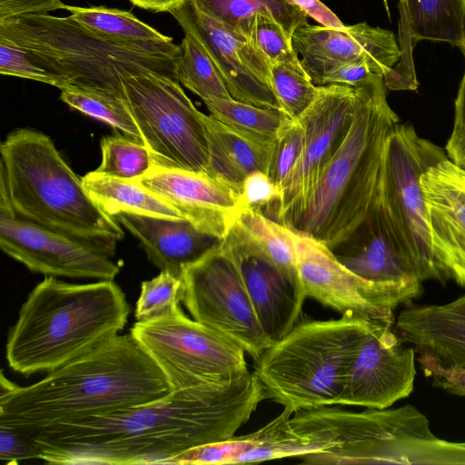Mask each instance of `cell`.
<instances>
[{
    "label": "cell",
    "mask_w": 465,
    "mask_h": 465,
    "mask_svg": "<svg viewBox=\"0 0 465 465\" xmlns=\"http://www.w3.org/2000/svg\"><path fill=\"white\" fill-rule=\"evenodd\" d=\"M440 148L419 137L411 124L398 123L387 138L374 191L401 252L421 282H441L420 183Z\"/></svg>",
    "instance_id": "cell-9"
},
{
    "label": "cell",
    "mask_w": 465,
    "mask_h": 465,
    "mask_svg": "<svg viewBox=\"0 0 465 465\" xmlns=\"http://www.w3.org/2000/svg\"><path fill=\"white\" fill-rule=\"evenodd\" d=\"M210 115L242 132L274 141L293 121L282 112L263 109L233 98L203 100Z\"/></svg>",
    "instance_id": "cell-30"
},
{
    "label": "cell",
    "mask_w": 465,
    "mask_h": 465,
    "mask_svg": "<svg viewBox=\"0 0 465 465\" xmlns=\"http://www.w3.org/2000/svg\"><path fill=\"white\" fill-rule=\"evenodd\" d=\"M0 460L5 464L40 460L33 440L21 430L0 422Z\"/></svg>",
    "instance_id": "cell-41"
},
{
    "label": "cell",
    "mask_w": 465,
    "mask_h": 465,
    "mask_svg": "<svg viewBox=\"0 0 465 465\" xmlns=\"http://www.w3.org/2000/svg\"><path fill=\"white\" fill-rule=\"evenodd\" d=\"M71 16L86 28L105 37L132 44L171 43L164 35L132 13L105 6L80 7L64 5Z\"/></svg>",
    "instance_id": "cell-29"
},
{
    "label": "cell",
    "mask_w": 465,
    "mask_h": 465,
    "mask_svg": "<svg viewBox=\"0 0 465 465\" xmlns=\"http://www.w3.org/2000/svg\"><path fill=\"white\" fill-rule=\"evenodd\" d=\"M297 273L306 297L340 312L341 316L394 323L381 293L342 265L321 241L291 226Z\"/></svg>",
    "instance_id": "cell-18"
},
{
    "label": "cell",
    "mask_w": 465,
    "mask_h": 465,
    "mask_svg": "<svg viewBox=\"0 0 465 465\" xmlns=\"http://www.w3.org/2000/svg\"><path fill=\"white\" fill-rule=\"evenodd\" d=\"M234 223L288 275L300 280L288 227L262 212L242 207Z\"/></svg>",
    "instance_id": "cell-32"
},
{
    "label": "cell",
    "mask_w": 465,
    "mask_h": 465,
    "mask_svg": "<svg viewBox=\"0 0 465 465\" xmlns=\"http://www.w3.org/2000/svg\"><path fill=\"white\" fill-rule=\"evenodd\" d=\"M282 193L264 172L250 173L242 182L240 191L241 208L246 207L262 212L263 214L272 213L277 219Z\"/></svg>",
    "instance_id": "cell-40"
},
{
    "label": "cell",
    "mask_w": 465,
    "mask_h": 465,
    "mask_svg": "<svg viewBox=\"0 0 465 465\" xmlns=\"http://www.w3.org/2000/svg\"><path fill=\"white\" fill-rule=\"evenodd\" d=\"M139 242L161 272L183 278L185 268L219 245L221 239L197 229L185 218L122 212L114 216Z\"/></svg>",
    "instance_id": "cell-23"
},
{
    "label": "cell",
    "mask_w": 465,
    "mask_h": 465,
    "mask_svg": "<svg viewBox=\"0 0 465 465\" xmlns=\"http://www.w3.org/2000/svg\"><path fill=\"white\" fill-rule=\"evenodd\" d=\"M445 151L448 158L465 170V134L451 136L447 142Z\"/></svg>",
    "instance_id": "cell-48"
},
{
    "label": "cell",
    "mask_w": 465,
    "mask_h": 465,
    "mask_svg": "<svg viewBox=\"0 0 465 465\" xmlns=\"http://www.w3.org/2000/svg\"><path fill=\"white\" fill-rule=\"evenodd\" d=\"M393 326L371 322L351 362L340 405L386 409L411 393L416 353Z\"/></svg>",
    "instance_id": "cell-16"
},
{
    "label": "cell",
    "mask_w": 465,
    "mask_h": 465,
    "mask_svg": "<svg viewBox=\"0 0 465 465\" xmlns=\"http://www.w3.org/2000/svg\"><path fill=\"white\" fill-rule=\"evenodd\" d=\"M137 181L197 229L221 240L241 209L240 191L206 173L153 165Z\"/></svg>",
    "instance_id": "cell-22"
},
{
    "label": "cell",
    "mask_w": 465,
    "mask_h": 465,
    "mask_svg": "<svg viewBox=\"0 0 465 465\" xmlns=\"http://www.w3.org/2000/svg\"><path fill=\"white\" fill-rule=\"evenodd\" d=\"M122 84L123 97L154 165L207 173L205 114L179 82L146 72L123 75Z\"/></svg>",
    "instance_id": "cell-10"
},
{
    "label": "cell",
    "mask_w": 465,
    "mask_h": 465,
    "mask_svg": "<svg viewBox=\"0 0 465 465\" xmlns=\"http://www.w3.org/2000/svg\"><path fill=\"white\" fill-rule=\"evenodd\" d=\"M181 46L183 54L177 66V81L203 100L232 98L219 71L198 41L184 33Z\"/></svg>",
    "instance_id": "cell-33"
},
{
    "label": "cell",
    "mask_w": 465,
    "mask_h": 465,
    "mask_svg": "<svg viewBox=\"0 0 465 465\" xmlns=\"http://www.w3.org/2000/svg\"><path fill=\"white\" fill-rule=\"evenodd\" d=\"M296 458L309 464H465V441L438 438L416 407L351 411L323 406L289 419Z\"/></svg>",
    "instance_id": "cell-4"
},
{
    "label": "cell",
    "mask_w": 465,
    "mask_h": 465,
    "mask_svg": "<svg viewBox=\"0 0 465 465\" xmlns=\"http://www.w3.org/2000/svg\"><path fill=\"white\" fill-rule=\"evenodd\" d=\"M373 74H375L367 63L349 62L331 67L313 83L318 86L345 84L355 87L368 81Z\"/></svg>",
    "instance_id": "cell-43"
},
{
    "label": "cell",
    "mask_w": 465,
    "mask_h": 465,
    "mask_svg": "<svg viewBox=\"0 0 465 465\" xmlns=\"http://www.w3.org/2000/svg\"><path fill=\"white\" fill-rule=\"evenodd\" d=\"M394 331L416 355L465 369V294L440 305H407Z\"/></svg>",
    "instance_id": "cell-24"
},
{
    "label": "cell",
    "mask_w": 465,
    "mask_h": 465,
    "mask_svg": "<svg viewBox=\"0 0 465 465\" xmlns=\"http://www.w3.org/2000/svg\"><path fill=\"white\" fill-rule=\"evenodd\" d=\"M420 183L440 283L465 287V170L440 148Z\"/></svg>",
    "instance_id": "cell-20"
},
{
    "label": "cell",
    "mask_w": 465,
    "mask_h": 465,
    "mask_svg": "<svg viewBox=\"0 0 465 465\" xmlns=\"http://www.w3.org/2000/svg\"><path fill=\"white\" fill-rule=\"evenodd\" d=\"M60 99L70 107L102 121L138 142L143 136L124 97L70 85L61 89Z\"/></svg>",
    "instance_id": "cell-31"
},
{
    "label": "cell",
    "mask_w": 465,
    "mask_h": 465,
    "mask_svg": "<svg viewBox=\"0 0 465 465\" xmlns=\"http://www.w3.org/2000/svg\"><path fill=\"white\" fill-rule=\"evenodd\" d=\"M102 162L95 170L107 175L137 180L154 165L147 146L125 135H107L101 140Z\"/></svg>",
    "instance_id": "cell-34"
},
{
    "label": "cell",
    "mask_w": 465,
    "mask_h": 465,
    "mask_svg": "<svg viewBox=\"0 0 465 465\" xmlns=\"http://www.w3.org/2000/svg\"><path fill=\"white\" fill-rule=\"evenodd\" d=\"M331 250L342 265L375 287L391 311L411 304L422 292V282L401 252L374 193L360 223Z\"/></svg>",
    "instance_id": "cell-17"
},
{
    "label": "cell",
    "mask_w": 465,
    "mask_h": 465,
    "mask_svg": "<svg viewBox=\"0 0 465 465\" xmlns=\"http://www.w3.org/2000/svg\"><path fill=\"white\" fill-rule=\"evenodd\" d=\"M242 34L268 59L270 64H281L297 69L303 68L293 47L292 36L274 19L258 15L248 24Z\"/></svg>",
    "instance_id": "cell-37"
},
{
    "label": "cell",
    "mask_w": 465,
    "mask_h": 465,
    "mask_svg": "<svg viewBox=\"0 0 465 465\" xmlns=\"http://www.w3.org/2000/svg\"><path fill=\"white\" fill-rule=\"evenodd\" d=\"M295 51L312 82L331 67L364 62L377 74L386 76L401 58L394 34L362 22L342 27L300 26L292 35Z\"/></svg>",
    "instance_id": "cell-21"
},
{
    "label": "cell",
    "mask_w": 465,
    "mask_h": 465,
    "mask_svg": "<svg viewBox=\"0 0 465 465\" xmlns=\"http://www.w3.org/2000/svg\"><path fill=\"white\" fill-rule=\"evenodd\" d=\"M221 246L237 266L260 323L274 343L301 313L306 296L300 280L283 272L235 223Z\"/></svg>",
    "instance_id": "cell-19"
},
{
    "label": "cell",
    "mask_w": 465,
    "mask_h": 465,
    "mask_svg": "<svg viewBox=\"0 0 465 465\" xmlns=\"http://www.w3.org/2000/svg\"><path fill=\"white\" fill-rule=\"evenodd\" d=\"M420 369L430 378L434 386L451 394L465 397V369L460 366H442L424 355H417Z\"/></svg>",
    "instance_id": "cell-42"
},
{
    "label": "cell",
    "mask_w": 465,
    "mask_h": 465,
    "mask_svg": "<svg viewBox=\"0 0 465 465\" xmlns=\"http://www.w3.org/2000/svg\"><path fill=\"white\" fill-rule=\"evenodd\" d=\"M184 283L183 278L161 272L154 278L143 281L135 304L136 322H149L173 314L183 302Z\"/></svg>",
    "instance_id": "cell-35"
},
{
    "label": "cell",
    "mask_w": 465,
    "mask_h": 465,
    "mask_svg": "<svg viewBox=\"0 0 465 465\" xmlns=\"http://www.w3.org/2000/svg\"><path fill=\"white\" fill-rule=\"evenodd\" d=\"M0 152V190L18 217L114 255L124 231L90 196L48 135L31 128L14 130Z\"/></svg>",
    "instance_id": "cell-5"
},
{
    "label": "cell",
    "mask_w": 465,
    "mask_h": 465,
    "mask_svg": "<svg viewBox=\"0 0 465 465\" xmlns=\"http://www.w3.org/2000/svg\"><path fill=\"white\" fill-rule=\"evenodd\" d=\"M462 54L465 57V48ZM454 105V124L451 136H460L465 134V71Z\"/></svg>",
    "instance_id": "cell-46"
},
{
    "label": "cell",
    "mask_w": 465,
    "mask_h": 465,
    "mask_svg": "<svg viewBox=\"0 0 465 465\" xmlns=\"http://www.w3.org/2000/svg\"><path fill=\"white\" fill-rule=\"evenodd\" d=\"M165 375L129 334L18 386L1 373L0 422L30 434L46 426L159 400L172 391Z\"/></svg>",
    "instance_id": "cell-2"
},
{
    "label": "cell",
    "mask_w": 465,
    "mask_h": 465,
    "mask_svg": "<svg viewBox=\"0 0 465 465\" xmlns=\"http://www.w3.org/2000/svg\"><path fill=\"white\" fill-rule=\"evenodd\" d=\"M183 302L193 320L239 344L253 361L273 342L263 331L240 272L221 243L183 274Z\"/></svg>",
    "instance_id": "cell-12"
},
{
    "label": "cell",
    "mask_w": 465,
    "mask_h": 465,
    "mask_svg": "<svg viewBox=\"0 0 465 465\" xmlns=\"http://www.w3.org/2000/svg\"><path fill=\"white\" fill-rule=\"evenodd\" d=\"M371 321L341 316L295 325L254 361L266 398L293 413L340 405L351 362Z\"/></svg>",
    "instance_id": "cell-8"
},
{
    "label": "cell",
    "mask_w": 465,
    "mask_h": 465,
    "mask_svg": "<svg viewBox=\"0 0 465 465\" xmlns=\"http://www.w3.org/2000/svg\"><path fill=\"white\" fill-rule=\"evenodd\" d=\"M356 87L352 122L324 169L306 211L293 226L330 249L345 241L371 203L387 138L400 118L388 104L381 74Z\"/></svg>",
    "instance_id": "cell-6"
},
{
    "label": "cell",
    "mask_w": 465,
    "mask_h": 465,
    "mask_svg": "<svg viewBox=\"0 0 465 465\" xmlns=\"http://www.w3.org/2000/svg\"><path fill=\"white\" fill-rule=\"evenodd\" d=\"M0 74L42 82L60 90L69 86L46 71L35 54L4 36H0Z\"/></svg>",
    "instance_id": "cell-38"
},
{
    "label": "cell",
    "mask_w": 465,
    "mask_h": 465,
    "mask_svg": "<svg viewBox=\"0 0 465 465\" xmlns=\"http://www.w3.org/2000/svg\"><path fill=\"white\" fill-rule=\"evenodd\" d=\"M64 5L61 0H0V22L20 15L47 14L63 9Z\"/></svg>",
    "instance_id": "cell-44"
},
{
    "label": "cell",
    "mask_w": 465,
    "mask_h": 465,
    "mask_svg": "<svg viewBox=\"0 0 465 465\" xmlns=\"http://www.w3.org/2000/svg\"><path fill=\"white\" fill-rule=\"evenodd\" d=\"M0 247L28 270L45 276L114 280L120 267L95 247L18 217L0 190Z\"/></svg>",
    "instance_id": "cell-14"
},
{
    "label": "cell",
    "mask_w": 465,
    "mask_h": 465,
    "mask_svg": "<svg viewBox=\"0 0 465 465\" xmlns=\"http://www.w3.org/2000/svg\"><path fill=\"white\" fill-rule=\"evenodd\" d=\"M208 140L207 173L239 191L252 173H267L274 141L266 140L227 125L210 114L204 116Z\"/></svg>",
    "instance_id": "cell-25"
},
{
    "label": "cell",
    "mask_w": 465,
    "mask_h": 465,
    "mask_svg": "<svg viewBox=\"0 0 465 465\" xmlns=\"http://www.w3.org/2000/svg\"><path fill=\"white\" fill-rule=\"evenodd\" d=\"M171 14L203 46L233 99L283 113L272 85L270 62L243 34L190 0Z\"/></svg>",
    "instance_id": "cell-15"
},
{
    "label": "cell",
    "mask_w": 465,
    "mask_h": 465,
    "mask_svg": "<svg viewBox=\"0 0 465 465\" xmlns=\"http://www.w3.org/2000/svg\"><path fill=\"white\" fill-rule=\"evenodd\" d=\"M187 1L188 0H130L133 5L154 13H172L183 6Z\"/></svg>",
    "instance_id": "cell-47"
},
{
    "label": "cell",
    "mask_w": 465,
    "mask_h": 465,
    "mask_svg": "<svg viewBox=\"0 0 465 465\" xmlns=\"http://www.w3.org/2000/svg\"><path fill=\"white\" fill-rule=\"evenodd\" d=\"M401 28L411 46L420 40L465 48V0H400Z\"/></svg>",
    "instance_id": "cell-26"
},
{
    "label": "cell",
    "mask_w": 465,
    "mask_h": 465,
    "mask_svg": "<svg viewBox=\"0 0 465 465\" xmlns=\"http://www.w3.org/2000/svg\"><path fill=\"white\" fill-rule=\"evenodd\" d=\"M356 87L319 85L314 102L297 118L304 130L301 157L288 178L276 222L293 226L306 211L322 174L352 122Z\"/></svg>",
    "instance_id": "cell-13"
},
{
    "label": "cell",
    "mask_w": 465,
    "mask_h": 465,
    "mask_svg": "<svg viewBox=\"0 0 465 465\" xmlns=\"http://www.w3.org/2000/svg\"><path fill=\"white\" fill-rule=\"evenodd\" d=\"M94 201L109 215L122 212L182 219L169 203L137 180L118 178L92 171L83 177Z\"/></svg>",
    "instance_id": "cell-27"
},
{
    "label": "cell",
    "mask_w": 465,
    "mask_h": 465,
    "mask_svg": "<svg viewBox=\"0 0 465 465\" xmlns=\"http://www.w3.org/2000/svg\"><path fill=\"white\" fill-rule=\"evenodd\" d=\"M130 333L163 372L172 390L226 383L250 372L246 352L239 344L188 318L181 307L168 316L135 322Z\"/></svg>",
    "instance_id": "cell-11"
},
{
    "label": "cell",
    "mask_w": 465,
    "mask_h": 465,
    "mask_svg": "<svg viewBox=\"0 0 465 465\" xmlns=\"http://www.w3.org/2000/svg\"><path fill=\"white\" fill-rule=\"evenodd\" d=\"M0 36L39 54L70 85L123 97L122 76L153 72L177 81L183 54L171 43L132 44L105 37L71 15H25L0 22Z\"/></svg>",
    "instance_id": "cell-7"
},
{
    "label": "cell",
    "mask_w": 465,
    "mask_h": 465,
    "mask_svg": "<svg viewBox=\"0 0 465 465\" xmlns=\"http://www.w3.org/2000/svg\"><path fill=\"white\" fill-rule=\"evenodd\" d=\"M200 10L242 34L258 15L278 22L293 35L307 24V15L289 0H190Z\"/></svg>",
    "instance_id": "cell-28"
},
{
    "label": "cell",
    "mask_w": 465,
    "mask_h": 465,
    "mask_svg": "<svg viewBox=\"0 0 465 465\" xmlns=\"http://www.w3.org/2000/svg\"><path fill=\"white\" fill-rule=\"evenodd\" d=\"M303 143L304 130L297 119L293 120L273 142L267 174L282 193L301 157Z\"/></svg>",
    "instance_id": "cell-39"
},
{
    "label": "cell",
    "mask_w": 465,
    "mask_h": 465,
    "mask_svg": "<svg viewBox=\"0 0 465 465\" xmlns=\"http://www.w3.org/2000/svg\"><path fill=\"white\" fill-rule=\"evenodd\" d=\"M266 398L255 373L173 390L164 397L27 434L52 464H166L192 448L232 438Z\"/></svg>",
    "instance_id": "cell-1"
},
{
    "label": "cell",
    "mask_w": 465,
    "mask_h": 465,
    "mask_svg": "<svg viewBox=\"0 0 465 465\" xmlns=\"http://www.w3.org/2000/svg\"><path fill=\"white\" fill-rule=\"evenodd\" d=\"M304 14L317 21L321 25L328 27H342L345 25L339 17L320 0H289Z\"/></svg>",
    "instance_id": "cell-45"
},
{
    "label": "cell",
    "mask_w": 465,
    "mask_h": 465,
    "mask_svg": "<svg viewBox=\"0 0 465 465\" xmlns=\"http://www.w3.org/2000/svg\"><path fill=\"white\" fill-rule=\"evenodd\" d=\"M130 306L114 280L70 283L46 276L9 329L5 357L24 376L49 372L119 334Z\"/></svg>",
    "instance_id": "cell-3"
},
{
    "label": "cell",
    "mask_w": 465,
    "mask_h": 465,
    "mask_svg": "<svg viewBox=\"0 0 465 465\" xmlns=\"http://www.w3.org/2000/svg\"><path fill=\"white\" fill-rule=\"evenodd\" d=\"M272 85L282 109L291 119L301 116L314 102L319 86L302 69L271 64Z\"/></svg>",
    "instance_id": "cell-36"
}]
</instances>
